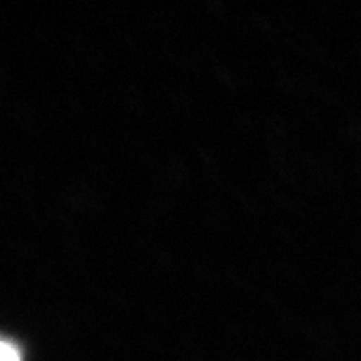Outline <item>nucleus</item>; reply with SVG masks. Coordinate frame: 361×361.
<instances>
[{
	"label": "nucleus",
	"mask_w": 361,
	"mask_h": 361,
	"mask_svg": "<svg viewBox=\"0 0 361 361\" xmlns=\"http://www.w3.org/2000/svg\"><path fill=\"white\" fill-rule=\"evenodd\" d=\"M0 361H23L19 347L15 343L8 341V339H2V345H0Z\"/></svg>",
	"instance_id": "1"
}]
</instances>
